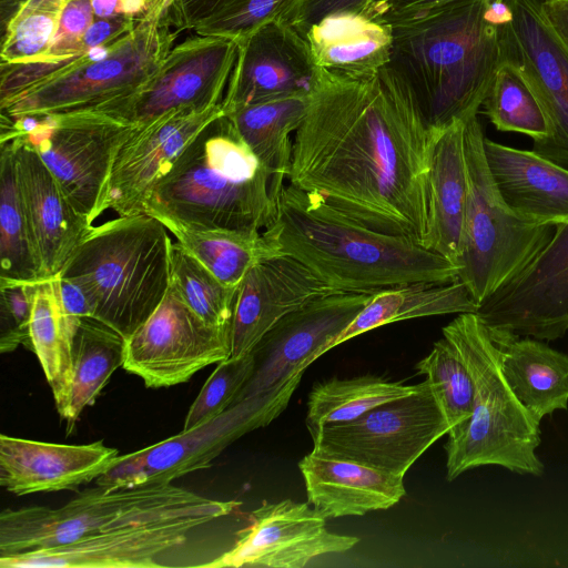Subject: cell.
<instances>
[{
	"instance_id": "38",
	"label": "cell",
	"mask_w": 568,
	"mask_h": 568,
	"mask_svg": "<svg viewBox=\"0 0 568 568\" xmlns=\"http://www.w3.org/2000/svg\"><path fill=\"white\" fill-rule=\"evenodd\" d=\"M415 368L432 386L449 425L448 437L457 436L471 416L475 399L474 379L460 353L443 336Z\"/></svg>"
},
{
	"instance_id": "14",
	"label": "cell",
	"mask_w": 568,
	"mask_h": 568,
	"mask_svg": "<svg viewBox=\"0 0 568 568\" xmlns=\"http://www.w3.org/2000/svg\"><path fill=\"white\" fill-rule=\"evenodd\" d=\"M231 356V325L205 322L170 287L155 311L124 344L122 367L146 387L187 382L202 368Z\"/></svg>"
},
{
	"instance_id": "10",
	"label": "cell",
	"mask_w": 568,
	"mask_h": 568,
	"mask_svg": "<svg viewBox=\"0 0 568 568\" xmlns=\"http://www.w3.org/2000/svg\"><path fill=\"white\" fill-rule=\"evenodd\" d=\"M371 295L338 292L318 297L283 317L260 339L251 351L253 374L233 402L247 412L255 429L280 416L305 369L333 348Z\"/></svg>"
},
{
	"instance_id": "39",
	"label": "cell",
	"mask_w": 568,
	"mask_h": 568,
	"mask_svg": "<svg viewBox=\"0 0 568 568\" xmlns=\"http://www.w3.org/2000/svg\"><path fill=\"white\" fill-rule=\"evenodd\" d=\"M484 113L499 131L519 132L538 141L548 134L546 115L518 70L504 62L483 103Z\"/></svg>"
},
{
	"instance_id": "48",
	"label": "cell",
	"mask_w": 568,
	"mask_h": 568,
	"mask_svg": "<svg viewBox=\"0 0 568 568\" xmlns=\"http://www.w3.org/2000/svg\"><path fill=\"white\" fill-rule=\"evenodd\" d=\"M143 16V14H142ZM141 17L121 14L95 18L85 31L82 47L85 51L108 47L134 29Z\"/></svg>"
},
{
	"instance_id": "12",
	"label": "cell",
	"mask_w": 568,
	"mask_h": 568,
	"mask_svg": "<svg viewBox=\"0 0 568 568\" xmlns=\"http://www.w3.org/2000/svg\"><path fill=\"white\" fill-rule=\"evenodd\" d=\"M448 422L427 379L416 392L374 407L356 419L326 425L312 438L313 450L404 475L439 438Z\"/></svg>"
},
{
	"instance_id": "53",
	"label": "cell",
	"mask_w": 568,
	"mask_h": 568,
	"mask_svg": "<svg viewBox=\"0 0 568 568\" xmlns=\"http://www.w3.org/2000/svg\"><path fill=\"white\" fill-rule=\"evenodd\" d=\"M149 3V2H148Z\"/></svg>"
},
{
	"instance_id": "43",
	"label": "cell",
	"mask_w": 568,
	"mask_h": 568,
	"mask_svg": "<svg viewBox=\"0 0 568 568\" xmlns=\"http://www.w3.org/2000/svg\"><path fill=\"white\" fill-rule=\"evenodd\" d=\"M295 0H227L214 14L195 27L200 36L236 43L263 26L284 19Z\"/></svg>"
},
{
	"instance_id": "20",
	"label": "cell",
	"mask_w": 568,
	"mask_h": 568,
	"mask_svg": "<svg viewBox=\"0 0 568 568\" xmlns=\"http://www.w3.org/2000/svg\"><path fill=\"white\" fill-rule=\"evenodd\" d=\"M338 292L343 291L292 256L284 254L256 264L237 287L231 322V357L250 353L286 315Z\"/></svg>"
},
{
	"instance_id": "51",
	"label": "cell",
	"mask_w": 568,
	"mask_h": 568,
	"mask_svg": "<svg viewBox=\"0 0 568 568\" xmlns=\"http://www.w3.org/2000/svg\"><path fill=\"white\" fill-rule=\"evenodd\" d=\"M513 18V12L507 0H488L485 19L490 24L504 26Z\"/></svg>"
},
{
	"instance_id": "40",
	"label": "cell",
	"mask_w": 568,
	"mask_h": 568,
	"mask_svg": "<svg viewBox=\"0 0 568 568\" xmlns=\"http://www.w3.org/2000/svg\"><path fill=\"white\" fill-rule=\"evenodd\" d=\"M171 284L205 322L231 325L237 287L222 283L178 242L172 244Z\"/></svg>"
},
{
	"instance_id": "24",
	"label": "cell",
	"mask_w": 568,
	"mask_h": 568,
	"mask_svg": "<svg viewBox=\"0 0 568 568\" xmlns=\"http://www.w3.org/2000/svg\"><path fill=\"white\" fill-rule=\"evenodd\" d=\"M14 145L18 183L45 277L57 275L92 224L69 202L38 153L21 139Z\"/></svg>"
},
{
	"instance_id": "46",
	"label": "cell",
	"mask_w": 568,
	"mask_h": 568,
	"mask_svg": "<svg viewBox=\"0 0 568 568\" xmlns=\"http://www.w3.org/2000/svg\"><path fill=\"white\" fill-rule=\"evenodd\" d=\"M456 0H376L363 13L393 27L418 20Z\"/></svg>"
},
{
	"instance_id": "3",
	"label": "cell",
	"mask_w": 568,
	"mask_h": 568,
	"mask_svg": "<svg viewBox=\"0 0 568 568\" xmlns=\"http://www.w3.org/2000/svg\"><path fill=\"white\" fill-rule=\"evenodd\" d=\"M488 0H456L394 28L389 64L412 87L430 128L476 116L505 62Z\"/></svg>"
},
{
	"instance_id": "11",
	"label": "cell",
	"mask_w": 568,
	"mask_h": 568,
	"mask_svg": "<svg viewBox=\"0 0 568 568\" xmlns=\"http://www.w3.org/2000/svg\"><path fill=\"white\" fill-rule=\"evenodd\" d=\"M136 126L93 113L28 115L2 125L1 142L21 139L91 224L106 207L116 154Z\"/></svg>"
},
{
	"instance_id": "49",
	"label": "cell",
	"mask_w": 568,
	"mask_h": 568,
	"mask_svg": "<svg viewBox=\"0 0 568 568\" xmlns=\"http://www.w3.org/2000/svg\"><path fill=\"white\" fill-rule=\"evenodd\" d=\"M59 295L68 315L74 318L94 317V304L84 287L74 280L57 274Z\"/></svg>"
},
{
	"instance_id": "25",
	"label": "cell",
	"mask_w": 568,
	"mask_h": 568,
	"mask_svg": "<svg viewBox=\"0 0 568 568\" xmlns=\"http://www.w3.org/2000/svg\"><path fill=\"white\" fill-rule=\"evenodd\" d=\"M298 468L308 504L326 519L385 510L406 494L404 475L326 456L313 449L300 460Z\"/></svg>"
},
{
	"instance_id": "23",
	"label": "cell",
	"mask_w": 568,
	"mask_h": 568,
	"mask_svg": "<svg viewBox=\"0 0 568 568\" xmlns=\"http://www.w3.org/2000/svg\"><path fill=\"white\" fill-rule=\"evenodd\" d=\"M119 452L102 442L54 444L0 436V484L18 496L74 490L106 473Z\"/></svg>"
},
{
	"instance_id": "1",
	"label": "cell",
	"mask_w": 568,
	"mask_h": 568,
	"mask_svg": "<svg viewBox=\"0 0 568 568\" xmlns=\"http://www.w3.org/2000/svg\"><path fill=\"white\" fill-rule=\"evenodd\" d=\"M432 135L412 87L390 64L363 80L320 70L293 138L288 184L425 247Z\"/></svg>"
},
{
	"instance_id": "19",
	"label": "cell",
	"mask_w": 568,
	"mask_h": 568,
	"mask_svg": "<svg viewBox=\"0 0 568 568\" xmlns=\"http://www.w3.org/2000/svg\"><path fill=\"white\" fill-rule=\"evenodd\" d=\"M223 115L222 104H217L203 111H171L136 126L116 154L106 207L119 216L144 213L145 202L156 183L196 135Z\"/></svg>"
},
{
	"instance_id": "9",
	"label": "cell",
	"mask_w": 568,
	"mask_h": 568,
	"mask_svg": "<svg viewBox=\"0 0 568 568\" xmlns=\"http://www.w3.org/2000/svg\"><path fill=\"white\" fill-rule=\"evenodd\" d=\"M163 0H149L132 31L24 91L3 108L11 119L90 111L140 90L173 48L178 31L160 22Z\"/></svg>"
},
{
	"instance_id": "29",
	"label": "cell",
	"mask_w": 568,
	"mask_h": 568,
	"mask_svg": "<svg viewBox=\"0 0 568 568\" xmlns=\"http://www.w3.org/2000/svg\"><path fill=\"white\" fill-rule=\"evenodd\" d=\"M488 328V327H487ZM513 393L538 419L568 407V355L528 336L488 328Z\"/></svg>"
},
{
	"instance_id": "36",
	"label": "cell",
	"mask_w": 568,
	"mask_h": 568,
	"mask_svg": "<svg viewBox=\"0 0 568 568\" xmlns=\"http://www.w3.org/2000/svg\"><path fill=\"white\" fill-rule=\"evenodd\" d=\"M94 20L91 0H67L45 53L36 61L0 63V108L78 62L89 51L82 39Z\"/></svg>"
},
{
	"instance_id": "17",
	"label": "cell",
	"mask_w": 568,
	"mask_h": 568,
	"mask_svg": "<svg viewBox=\"0 0 568 568\" xmlns=\"http://www.w3.org/2000/svg\"><path fill=\"white\" fill-rule=\"evenodd\" d=\"M250 519L234 546L205 567L302 568L315 557L345 552L359 541L329 531L315 508L291 499L264 501Z\"/></svg>"
},
{
	"instance_id": "13",
	"label": "cell",
	"mask_w": 568,
	"mask_h": 568,
	"mask_svg": "<svg viewBox=\"0 0 568 568\" xmlns=\"http://www.w3.org/2000/svg\"><path fill=\"white\" fill-rule=\"evenodd\" d=\"M236 55L235 41L200 34L189 38L171 49L140 90L85 113L141 126L171 111L213 108L224 98Z\"/></svg>"
},
{
	"instance_id": "21",
	"label": "cell",
	"mask_w": 568,
	"mask_h": 568,
	"mask_svg": "<svg viewBox=\"0 0 568 568\" xmlns=\"http://www.w3.org/2000/svg\"><path fill=\"white\" fill-rule=\"evenodd\" d=\"M207 524L197 518L132 525L72 544L0 557L1 568H154L156 557Z\"/></svg>"
},
{
	"instance_id": "44",
	"label": "cell",
	"mask_w": 568,
	"mask_h": 568,
	"mask_svg": "<svg viewBox=\"0 0 568 568\" xmlns=\"http://www.w3.org/2000/svg\"><path fill=\"white\" fill-rule=\"evenodd\" d=\"M37 282L0 278V351L2 354L13 352L19 345L31 349L30 323Z\"/></svg>"
},
{
	"instance_id": "22",
	"label": "cell",
	"mask_w": 568,
	"mask_h": 568,
	"mask_svg": "<svg viewBox=\"0 0 568 568\" xmlns=\"http://www.w3.org/2000/svg\"><path fill=\"white\" fill-rule=\"evenodd\" d=\"M253 430L245 413L230 406L215 419L145 447L119 455L114 465L97 485L125 488L146 484L171 483L189 473L207 468L230 444Z\"/></svg>"
},
{
	"instance_id": "2",
	"label": "cell",
	"mask_w": 568,
	"mask_h": 568,
	"mask_svg": "<svg viewBox=\"0 0 568 568\" xmlns=\"http://www.w3.org/2000/svg\"><path fill=\"white\" fill-rule=\"evenodd\" d=\"M285 255L343 292L371 293L413 282L452 283L458 266L405 236L361 225L291 184L263 231Z\"/></svg>"
},
{
	"instance_id": "18",
	"label": "cell",
	"mask_w": 568,
	"mask_h": 568,
	"mask_svg": "<svg viewBox=\"0 0 568 568\" xmlns=\"http://www.w3.org/2000/svg\"><path fill=\"white\" fill-rule=\"evenodd\" d=\"M318 71L305 36L285 19L272 21L237 42L221 102L224 115L280 97L308 95Z\"/></svg>"
},
{
	"instance_id": "32",
	"label": "cell",
	"mask_w": 568,
	"mask_h": 568,
	"mask_svg": "<svg viewBox=\"0 0 568 568\" xmlns=\"http://www.w3.org/2000/svg\"><path fill=\"white\" fill-rule=\"evenodd\" d=\"M307 95L280 97L236 109L225 116L239 135L273 173L274 183L282 189L287 180L293 152V138L302 124Z\"/></svg>"
},
{
	"instance_id": "8",
	"label": "cell",
	"mask_w": 568,
	"mask_h": 568,
	"mask_svg": "<svg viewBox=\"0 0 568 568\" xmlns=\"http://www.w3.org/2000/svg\"><path fill=\"white\" fill-rule=\"evenodd\" d=\"M478 116L465 124L468 193L458 280L479 305L516 277L548 244L556 226L516 214L501 199L489 172Z\"/></svg>"
},
{
	"instance_id": "41",
	"label": "cell",
	"mask_w": 568,
	"mask_h": 568,
	"mask_svg": "<svg viewBox=\"0 0 568 568\" xmlns=\"http://www.w3.org/2000/svg\"><path fill=\"white\" fill-rule=\"evenodd\" d=\"M67 0H29L0 33V63L32 62L48 50Z\"/></svg>"
},
{
	"instance_id": "27",
	"label": "cell",
	"mask_w": 568,
	"mask_h": 568,
	"mask_svg": "<svg viewBox=\"0 0 568 568\" xmlns=\"http://www.w3.org/2000/svg\"><path fill=\"white\" fill-rule=\"evenodd\" d=\"M467 121L432 128L428 236L425 248L458 266L468 193L464 133ZM459 270V267H458Z\"/></svg>"
},
{
	"instance_id": "4",
	"label": "cell",
	"mask_w": 568,
	"mask_h": 568,
	"mask_svg": "<svg viewBox=\"0 0 568 568\" xmlns=\"http://www.w3.org/2000/svg\"><path fill=\"white\" fill-rule=\"evenodd\" d=\"M280 192L273 173L223 115L156 183L144 213L205 227L264 231L276 220Z\"/></svg>"
},
{
	"instance_id": "28",
	"label": "cell",
	"mask_w": 568,
	"mask_h": 568,
	"mask_svg": "<svg viewBox=\"0 0 568 568\" xmlns=\"http://www.w3.org/2000/svg\"><path fill=\"white\" fill-rule=\"evenodd\" d=\"M315 64L337 77L369 79L389 64L393 26L363 12L331 13L305 32Z\"/></svg>"
},
{
	"instance_id": "31",
	"label": "cell",
	"mask_w": 568,
	"mask_h": 568,
	"mask_svg": "<svg viewBox=\"0 0 568 568\" xmlns=\"http://www.w3.org/2000/svg\"><path fill=\"white\" fill-rule=\"evenodd\" d=\"M478 305L459 281L440 284L413 282L371 295L333 347L361 334L394 322L447 314L476 313Z\"/></svg>"
},
{
	"instance_id": "16",
	"label": "cell",
	"mask_w": 568,
	"mask_h": 568,
	"mask_svg": "<svg viewBox=\"0 0 568 568\" xmlns=\"http://www.w3.org/2000/svg\"><path fill=\"white\" fill-rule=\"evenodd\" d=\"M476 314L491 329L540 341L561 338L568 331V222L510 282Z\"/></svg>"
},
{
	"instance_id": "5",
	"label": "cell",
	"mask_w": 568,
	"mask_h": 568,
	"mask_svg": "<svg viewBox=\"0 0 568 568\" xmlns=\"http://www.w3.org/2000/svg\"><path fill=\"white\" fill-rule=\"evenodd\" d=\"M172 240L154 216H119L92 226L58 273L90 295L94 318L129 338L171 283Z\"/></svg>"
},
{
	"instance_id": "26",
	"label": "cell",
	"mask_w": 568,
	"mask_h": 568,
	"mask_svg": "<svg viewBox=\"0 0 568 568\" xmlns=\"http://www.w3.org/2000/svg\"><path fill=\"white\" fill-rule=\"evenodd\" d=\"M485 159L504 202L520 217L547 225L568 222V170L534 151L484 139Z\"/></svg>"
},
{
	"instance_id": "34",
	"label": "cell",
	"mask_w": 568,
	"mask_h": 568,
	"mask_svg": "<svg viewBox=\"0 0 568 568\" xmlns=\"http://www.w3.org/2000/svg\"><path fill=\"white\" fill-rule=\"evenodd\" d=\"M79 320L64 311L57 275L37 282L30 323L31 351L40 362L58 410L62 408L68 393L73 336Z\"/></svg>"
},
{
	"instance_id": "37",
	"label": "cell",
	"mask_w": 568,
	"mask_h": 568,
	"mask_svg": "<svg viewBox=\"0 0 568 568\" xmlns=\"http://www.w3.org/2000/svg\"><path fill=\"white\" fill-rule=\"evenodd\" d=\"M418 387L419 384L406 385L368 374L318 382L308 394L306 427L313 438L326 425L356 419L378 405L416 392Z\"/></svg>"
},
{
	"instance_id": "47",
	"label": "cell",
	"mask_w": 568,
	"mask_h": 568,
	"mask_svg": "<svg viewBox=\"0 0 568 568\" xmlns=\"http://www.w3.org/2000/svg\"><path fill=\"white\" fill-rule=\"evenodd\" d=\"M227 0H163L160 22L178 32L194 30Z\"/></svg>"
},
{
	"instance_id": "45",
	"label": "cell",
	"mask_w": 568,
	"mask_h": 568,
	"mask_svg": "<svg viewBox=\"0 0 568 568\" xmlns=\"http://www.w3.org/2000/svg\"><path fill=\"white\" fill-rule=\"evenodd\" d=\"M376 0H295L285 16L302 34L322 18L341 11L364 12Z\"/></svg>"
},
{
	"instance_id": "42",
	"label": "cell",
	"mask_w": 568,
	"mask_h": 568,
	"mask_svg": "<svg viewBox=\"0 0 568 568\" xmlns=\"http://www.w3.org/2000/svg\"><path fill=\"white\" fill-rule=\"evenodd\" d=\"M254 365L252 352L220 362L190 406L182 430L202 426L223 414L251 378Z\"/></svg>"
},
{
	"instance_id": "52",
	"label": "cell",
	"mask_w": 568,
	"mask_h": 568,
	"mask_svg": "<svg viewBox=\"0 0 568 568\" xmlns=\"http://www.w3.org/2000/svg\"><path fill=\"white\" fill-rule=\"evenodd\" d=\"M29 0H0V33L4 32Z\"/></svg>"
},
{
	"instance_id": "6",
	"label": "cell",
	"mask_w": 568,
	"mask_h": 568,
	"mask_svg": "<svg viewBox=\"0 0 568 568\" xmlns=\"http://www.w3.org/2000/svg\"><path fill=\"white\" fill-rule=\"evenodd\" d=\"M443 336L458 349L475 384L471 416L445 445L447 480L485 465L540 476L544 464L536 454L540 419L507 384L500 349L487 326L476 313H463L443 328Z\"/></svg>"
},
{
	"instance_id": "33",
	"label": "cell",
	"mask_w": 568,
	"mask_h": 568,
	"mask_svg": "<svg viewBox=\"0 0 568 568\" xmlns=\"http://www.w3.org/2000/svg\"><path fill=\"white\" fill-rule=\"evenodd\" d=\"M125 338L94 317L79 320L72 345V367L65 402L58 413L68 432L92 405L112 373L123 364Z\"/></svg>"
},
{
	"instance_id": "50",
	"label": "cell",
	"mask_w": 568,
	"mask_h": 568,
	"mask_svg": "<svg viewBox=\"0 0 568 568\" xmlns=\"http://www.w3.org/2000/svg\"><path fill=\"white\" fill-rule=\"evenodd\" d=\"M541 4L551 27L568 45V0H541Z\"/></svg>"
},
{
	"instance_id": "35",
	"label": "cell",
	"mask_w": 568,
	"mask_h": 568,
	"mask_svg": "<svg viewBox=\"0 0 568 568\" xmlns=\"http://www.w3.org/2000/svg\"><path fill=\"white\" fill-rule=\"evenodd\" d=\"M0 149V278L37 282L45 274L18 183L13 142Z\"/></svg>"
},
{
	"instance_id": "30",
	"label": "cell",
	"mask_w": 568,
	"mask_h": 568,
	"mask_svg": "<svg viewBox=\"0 0 568 568\" xmlns=\"http://www.w3.org/2000/svg\"><path fill=\"white\" fill-rule=\"evenodd\" d=\"M155 219L182 247L231 287H239L256 264L284 255L263 231L205 227L170 217Z\"/></svg>"
},
{
	"instance_id": "15",
	"label": "cell",
	"mask_w": 568,
	"mask_h": 568,
	"mask_svg": "<svg viewBox=\"0 0 568 568\" xmlns=\"http://www.w3.org/2000/svg\"><path fill=\"white\" fill-rule=\"evenodd\" d=\"M511 20L499 26L505 61L536 95L548 134L532 151L568 170V45L548 21L541 0H507Z\"/></svg>"
},
{
	"instance_id": "7",
	"label": "cell",
	"mask_w": 568,
	"mask_h": 568,
	"mask_svg": "<svg viewBox=\"0 0 568 568\" xmlns=\"http://www.w3.org/2000/svg\"><path fill=\"white\" fill-rule=\"evenodd\" d=\"M85 489L59 508L27 506L0 514V557L72 544L132 525L197 518L206 523L231 514L236 500H216L171 483Z\"/></svg>"
}]
</instances>
